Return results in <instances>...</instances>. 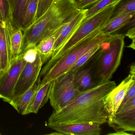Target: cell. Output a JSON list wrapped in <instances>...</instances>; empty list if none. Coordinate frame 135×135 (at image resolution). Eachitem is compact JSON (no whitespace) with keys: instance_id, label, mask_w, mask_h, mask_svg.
Wrapping results in <instances>:
<instances>
[{"instance_id":"obj_1","label":"cell","mask_w":135,"mask_h":135,"mask_svg":"<svg viewBox=\"0 0 135 135\" xmlns=\"http://www.w3.org/2000/svg\"><path fill=\"white\" fill-rule=\"evenodd\" d=\"M116 86L114 81L110 80L80 92L62 109L53 111L48 120V126L106 123L108 114L104 109L103 99Z\"/></svg>"},{"instance_id":"obj_2","label":"cell","mask_w":135,"mask_h":135,"mask_svg":"<svg viewBox=\"0 0 135 135\" xmlns=\"http://www.w3.org/2000/svg\"><path fill=\"white\" fill-rule=\"evenodd\" d=\"M75 0H52L47 9L23 31L22 53L35 48L43 38L52 35L76 13Z\"/></svg>"},{"instance_id":"obj_3","label":"cell","mask_w":135,"mask_h":135,"mask_svg":"<svg viewBox=\"0 0 135 135\" xmlns=\"http://www.w3.org/2000/svg\"><path fill=\"white\" fill-rule=\"evenodd\" d=\"M102 28L97 29L88 35L60 58L49 64H46L39 74V77L42 78L41 79L40 86L51 82L68 72L83 55L100 46L113 36V34L101 32Z\"/></svg>"},{"instance_id":"obj_4","label":"cell","mask_w":135,"mask_h":135,"mask_svg":"<svg viewBox=\"0 0 135 135\" xmlns=\"http://www.w3.org/2000/svg\"><path fill=\"white\" fill-rule=\"evenodd\" d=\"M124 34L113 35L94 54L91 65L97 84L110 80L120 64L124 46Z\"/></svg>"},{"instance_id":"obj_5","label":"cell","mask_w":135,"mask_h":135,"mask_svg":"<svg viewBox=\"0 0 135 135\" xmlns=\"http://www.w3.org/2000/svg\"><path fill=\"white\" fill-rule=\"evenodd\" d=\"M121 1H117L92 16L85 18L69 41L52 56L46 64H49L60 58L83 38L97 29L102 28L111 18L117 6Z\"/></svg>"},{"instance_id":"obj_6","label":"cell","mask_w":135,"mask_h":135,"mask_svg":"<svg viewBox=\"0 0 135 135\" xmlns=\"http://www.w3.org/2000/svg\"><path fill=\"white\" fill-rule=\"evenodd\" d=\"M75 72L69 71L51 81L49 99L54 111L62 109L80 93L74 85Z\"/></svg>"},{"instance_id":"obj_7","label":"cell","mask_w":135,"mask_h":135,"mask_svg":"<svg viewBox=\"0 0 135 135\" xmlns=\"http://www.w3.org/2000/svg\"><path fill=\"white\" fill-rule=\"evenodd\" d=\"M26 63L21 54L12 60L8 70L0 77V98L4 102L9 103L12 99L15 87Z\"/></svg>"},{"instance_id":"obj_8","label":"cell","mask_w":135,"mask_h":135,"mask_svg":"<svg viewBox=\"0 0 135 135\" xmlns=\"http://www.w3.org/2000/svg\"><path fill=\"white\" fill-rule=\"evenodd\" d=\"M107 122L115 132H135V99L129 100L120 107L115 114L108 115Z\"/></svg>"},{"instance_id":"obj_9","label":"cell","mask_w":135,"mask_h":135,"mask_svg":"<svg viewBox=\"0 0 135 135\" xmlns=\"http://www.w3.org/2000/svg\"><path fill=\"white\" fill-rule=\"evenodd\" d=\"M134 80L135 65L133 63L130 66L128 75L118 86H116L103 99L104 109L108 115L114 114L117 111L130 84Z\"/></svg>"},{"instance_id":"obj_10","label":"cell","mask_w":135,"mask_h":135,"mask_svg":"<svg viewBox=\"0 0 135 135\" xmlns=\"http://www.w3.org/2000/svg\"><path fill=\"white\" fill-rule=\"evenodd\" d=\"M43 65L38 53L34 61L27 62L15 87L12 99L20 96L33 85L39 77Z\"/></svg>"},{"instance_id":"obj_11","label":"cell","mask_w":135,"mask_h":135,"mask_svg":"<svg viewBox=\"0 0 135 135\" xmlns=\"http://www.w3.org/2000/svg\"><path fill=\"white\" fill-rule=\"evenodd\" d=\"M87 9H80L56 32V40L52 55L69 41L78 30L86 18Z\"/></svg>"},{"instance_id":"obj_12","label":"cell","mask_w":135,"mask_h":135,"mask_svg":"<svg viewBox=\"0 0 135 135\" xmlns=\"http://www.w3.org/2000/svg\"><path fill=\"white\" fill-rule=\"evenodd\" d=\"M13 30V26L9 20L0 21V59L2 75L8 70L12 61L10 35Z\"/></svg>"},{"instance_id":"obj_13","label":"cell","mask_w":135,"mask_h":135,"mask_svg":"<svg viewBox=\"0 0 135 135\" xmlns=\"http://www.w3.org/2000/svg\"><path fill=\"white\" fill-rule=\"evenodd\" d=\"M101 125L88 123H75L55 125L49 128L63 135H99L101 134Z\"/></svg>"},{"instance_id":"obj_14","label":"cell","mask_w":135,"mask_h":135,"mask_svg":"<svg viewBox=\"0 0 135 135\" xmlns=\"http://www.w3.org/2000/svg\"><path fill=\"white\" fill-rule=\"evenodd\" d=\"M41 78L38 77L33 85L20 96L13 99L9 103L20 114L26 115V112L31 103L35 92L40 86Z\"/></svg>"},{"instance_id":"obj_15","label":"cell","mask_w":135,"mask_h":135,"mask_svg":"<svg viewBox=\"0 0 135 135\" xmlns=\"http://www.w3.org/2000/svg\"><path fill=\"white\" fill-rule=\"evenodd\" d=\"M74 83L76 89L80 92L96 86L90 65L87 66L86 64L85 65L76 71L74 75Z\"/></svg>"},{"instance_id":"obj_16","label":"cell","mask_w":135,"mask_h":135,"mask_svg":"<svg viewBox=\"0 0 135 135\" xmlns=\"http://www.w3.org/2000/svg\"><path fill=\"white\" fill-rule=\"evenodd\" d=\"M51 84V81L42 86L40 85L27 110L26 115L31 113H37L39 110L47 103L49 99Z\"/></svg>"},{"instance_id":"obj_17","label":"cell","mask_w":135,"mask_h":135,"mask_svg":"<svg viewBox=\"0 0 135 135\" xmlns=\"http://www.w3.org/2000/svg\"><path fill=\"white\" fill-rule=\"evenodd\" d=\"M135 12L122 14L111 18L101 30V32L105 33L112 34L113 33L126 26L129 22L135 17Z\"/></svg>"},{"instance_id":"obj_18","label":"cell","mask_w":135,"mask_h":135,"mask_svg":"<svg viewBox=\"0 0 135 135\" xmlns=\"http://www.w3.org/2000/svg\"><path fill=\"white\" fill-rule=\"evenodd\" d=\"M55 40V33L42 39L35 46L44 64L51 58L53 54Z\"/></svg>"},{"instance_id":"obj_19","label":"cell","mask_w":135,"mask_h":135,"mask_svg":"<svg viewBox=\"0 0 135 135\" xmlns=\"http://www.w3.org/2000/svg\"><path fill=\"white\" fill-rule=\"evenodd\" d=\"M38 6V0H30L19 22L20 28H27L37 18Z\"/></svg>"},{"instance_id":"obj_20","label":"cell","mask_w":135,"mask_h":135,"mask_svg":"<svg viewBox=\"0 0 135 135\" xmlns=\"http://www.w3.org/2000/svg\"><path fill=\"white\" fill-rule=\"evenodd\" d=\"M23 41V32L22 29L20 28L18 30H13L10 35L12 60L17 58L22 53Z\"/></svg>"},{"instance_id":"obj_21","label":"cell","mask_w":135,"mask_h":135,"mask_svg":"<svg viewBox=\"0 0 135 135\" xmlns=\"http://www.w3.org/2000/svg\"><path fill=\"white\" fill-rule=\"evenodd\" d=\"M30 0H15L10 13V19H13L18 24L22 15Z\"/></svg>"},{"instance_id":"obj_22","label":"cell","mask_w":135,"mask_h":135,"mask_svg":"<svg viewBox=\"0 0 135 135\" xmlns=\"http://www.w3.org/2000/svg\"><path fill=\"white\" fill-rule=\"evenodd\" d=\"M115 8L112 17L122 14L135 12V0H122Z\"/></svg>"},{"instance_id":"obj_23","label":"cell","mask_w":135,"mask_h":135,"mask_svg":"<svg viewBox=\"0 0 135 135\" xmlns=\"http://www.w3.org/2000/svg\"><path fill=\"white\" fill-rule=\"evenodd\" d=\"M119 1L122 0H100L88 8L85 18L92 16L107 6Z\"/></svg>"},{"instance_id":"obj_24","label":"cell","mask_w":135,"mask_h":135,"mask_svg":"<svg viewBox=\"0 0 135 135\" xmlns=\"http://www.w3.org/2000/svg\"><path fill=\"white\" fill-rule=\"evenodd\" d=\"M100 46L93 49L83 55L73 65L69 71H76L88 64L93 56L100 49Z\"/></svg>"},{"instance_id":"obj_25","label":"cell","mask_w":135,"mask_h":135,"mask_svg":"<svg viewBox=\"0 0 135 135\" xmlns=\"http://www.w3.org/2000/svg\"><path fill=\"white\" fill-rule=\"evenodd\" d=\"M10 19L8 0H0V21L4 22Z\"/></svg>"},{"instance_id":"obj_26","label":"cell","mask_w":135,"mask_h":135,"mask_svg":"<svg viewBox=\"0 0 135 135\" xmlns=\"http://www.w3.org/2000/svg\"><path fill=\"white\" fill-rule=\"evenodd\" d=\"M134 97H135V80H133L130 84L124 98L120 106L124 105L126 102Z\"/></svg>"},{"instance_id":"obj_27","label":"cell","mask_w":135,"mask_h":135,"mask_svg":"<svg viewBox=\"0 0 135 135\" xmlns=\"http://www.w3.org/2000/svg\"><path fill=\"white\" fill-rule=\"evenodd\" d=\"M100 0H75L78 9H84L89 8Z\"/></svg>"},{"instance_id":"obj_28","label":"cell","mask_w":135,"mask_h":135,"mask_svg":"<svg viewBox=\"0 0 135 135\" xmlns=\"http://www.w3.org/2000/svg\"><path fill=\"white\" fill-rule=\"evenodd\" d=\"M52 0H38V9L37 17L41 15L47 9Z\"/></svg>"},{"instance_id":"obj_29","label":"cell","mask_w":135,"mask_h":135,"mask_svg":"<svg viewBox=\"0 0 135 135\" xmlns=\"http://www.w3.org/2000/svg\"><path fill=\"white\" fill-rule=\"evenodd\" d=\"M125 36L133 40L135 39V27H133L132 28L129 30L127 33L125 35Z\"/></svg>"},{"instance_id":"obj_30","label":"cell","mask_w":135,"mask_h":135,"mask_svg":"<svg viewBox=\"0 0 135 135\" xmlns=\"http://www.w3.org/2000/svg\"><path fill=\"white\" fill-rule=\"evenodd\" d=\"M109 135H131V133H128L127 132L124 131L120 132H116L114 133H109Z\"/></svg>"},{"instance_id":"obj_31","label":"cell","mask_w":135,"mask_h":135,"mask_svg":"<svg viewBox=\"0 0 135 135\" xmlns=\"http://www.w3.org/2000/svg\"><path fill=\"white\" fill-rule=\"evenodd\" d=\"M8 3H9V10H10V13L11 12V10L12 8V6L14 4V3L15 0H8Z\"/></svg>"},{"instance_id":"obj_32","label":"cell","mask_w":135,"mask_h":135,"mask_svg":"<svg viewBox=\"0 0 135 135\" xmlns=\"http://www.w3.org/2000/svg\"><path fill=\"white\" fill-rule=\"evenodd\" d=\"M135 39H133V40H132V43H131L129 46H127V47H128V48H131V49H132L133 50H135Z\"/></svg>"},{"instance_id":"obj_33","label":"cell","mask_w":135,"mask_h":135,"mask_svg":"<svg viewBox=\"0 0 135 135\" xmlns=\"http://www.w3.org/2000/svg\"><path fill=\"white\" fill-rule=\"evenodd\" d=\"M2 75V72H1V59H0V77Z\"/></svg>"}]
</instances>
